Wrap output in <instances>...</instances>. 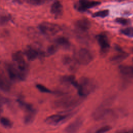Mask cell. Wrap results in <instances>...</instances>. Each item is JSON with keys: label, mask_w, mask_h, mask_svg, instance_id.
Segmentation results:
<instances>
[{"label": "cell", "mask_w": 133, "mask_h": 133, "mask_svg": "<svg viewBox=\"0 0 133 133\" xmlns=\"http://www.w3.org/2000/svg\"><path fill=\"white\" fill-rule=\"evenodd\" d=\"M96 88V83L92 79L87 77H82L78 82L77 89L79 96L83 97L90 94Z\"/></svg>", "instance_id": "1"}, {"label": "cell", "mask_w": 133, "mask_h": 133, "mask_svg": "<svg viewBox=\"0 0 133 133\" xmlns=\"http://www.w3.org/2000/svg\"><path fill=\"white\" fill-rule=\"evenodd\" d=\"M81 102V98L74 96H68L56 100L54 105L58 109H69L76 107Z\"/></svg>", "instance_id": "2"}, {"label": "cell", "mask_w": 133, "mask_h": 133, "mask_svg": "<svg viewBox=\"0 0 133 133\" xmlns=\"http://www.w3.org/2000/svg\"><path fill=\"white\" fill-rule=\"evenodd\" d=\"M75 61L81 65H87L93 59V56L90 51L86 48H81L74 55Z\"/></svg>", "instance_id": "3"}, {"label": "cell", "mask_w": 133, "mask_h": 133, "mask_svg": "<svg viewBox=\"0 0 133 133\" xmlns=\"http://www.w3.org/2000/svg\"><path fill=\"white\" fill-rule=\"evenodd\" d=\"M39 29L42 33L47 36H53L61 30L60 26L55 23L44 22L39 25Z\"/></svg>", "instance_id": "4"}, {"label": "cell", "mask_w": 133, "mask_h": 133, "mask_svg": "<svg viewBox=\"0 0 133 133\" xmlns=\"http://www.w3.org/2000/svg\"><path fill=\"white\" fill-rule=\"evenodd\" d=\"M70 116H71L70 113L54 114L47 117L45 121L47 124L50 125H57L62 123Z\"/></svg>", "instance_id": "5"}, {"label": "cell", "mask_w": 133, "mask_h": 133, "mask_svg": "<svg viewBox=\"0 0 133 133\" xmlns=\"http://www.w3.org/2000/svg\"><path fill=\"white\" fill-rule=\"evenodd\" d=\"M100 4L99 2L89 0H79L75 5V8L80 11H84L88 9L96 7Z\"/></svg>", "instance_id": "6"}, {"label": "cell", "mask_w": 133, "mask_h": 133, "mask_svg": "<svg viewBox=\"0 0 133 133\" xmlns=\"http://www.w3.org/2000/svg\"><path fill=\"white\" fill-rule=\"evenodd\" d=\"M12 57L14 61L17 63L18 70L20 71L26 72V65L22 52L20 51H17L12 54Z\"/></svg>", "instance_id": "7"}, {"label": "cell", "mask_w": 133, "mask_h": 133, "mask_svg": "<svg viewBox=\"0 0 133 133\" xmlns=\"http://www.w3.org/2000/svg\"><path fill=\"white\" fill-rule=\"evenodd\" d=\"M96 39L100 47L102 54H107L110 48V43L108 37L103 34H100L96 36Z\"/></svg>", "instance_id": "8"}, {"label": "cell", "mask_w": 133, "mask_h": 133, "mask_svg": "<svg viewBox=\"0 0 133 133\" xmlns=\"http://www.w3.org/2000/svg\"><path fill=\"white\" fill-rule=\"evenodd\" d=\"M83 122V121L81 118H76L65 128L64 131L68 133H73L77 132L82 125Z\"/></svg>", "instance_id": "9"}, {"label": "cell", "mask_w": 133, "mask_h": 133, "mask_svg": "<svg viewBox=\"0 0 133 133\" xmlns=\"http://www.w3.org/2000/svg\"><path fill=\"white\" fill-rule=\"evenodd\" d=\"M111 112L109 109L104 107H99L92 113V116L96 120H100L105 118Z\"/></svg>", "instance_id": "10"}, {"label": "cell", "mask_w": 133, "mask_h": 133, "mask_svg": "<svg viewBox=\"0 0 133 133\" xmlns=\"http://www.w3.org/2000/svg\"><path fill=\"white\" fill-rule=\"evenodd\" d=\"M75 25L77 29L80 31L86 32L90 28L91 23L87 19H81L77 20Z\"/></svg>", "instance_id": "11"}, {"label": "cell", "mask_w": 133, "mask_h": 133, "mask_svg": "<svg viewBox=\"0 0 133 133\" xmlns=\"http://www.w3.org/2000/svg\"><path fill=\"white\" fill-rule=\"evenodd\" d=\"M24 54L28 60L30 61L35 60L39 55H42V52H39L36 49L31 46H28L25 49Z\"/></svg>", "instance_id": "12"}, {"label": "cell", "mask_w": 133, "mask_h": 133, "mask_svg": "<svg viewBox=\"0 0 133 133\" xmlns=\"http://www.w3.org/2000/svg\"><path fill=\"white\" fill-rule=\"evenodd\" d=\"M50 11L51 13L53 14L56 18H58L60 17L63 12L62 5L58 1L54 2L51 5Z\"/></svg>", "instance_id": "13"}, {"label": "cell", "mask_w": 133, "mask_h": 133, "mask_svg": "<svg viewBox=\"0 0 133 133\" xmlns=\"http://www.w3.org/2000/svg\"><path fill=\"white\" fill-rule=\"evenodd\" d=\"M7 71L9 77L11 79L15 81L19 79V71L14 65L8 64L7 66Z\"/></svg>", "instance_id": "14"}, {"label": "cell", "mask_w": 133, "mask_h": 133, "mask_svg": "<svg viewBox=\"0 0 133 133\" xmlns=\"http://www.w3.org/2000/svg\"><path fill=\"white\" fill-rule=\"evenodd\" d=\"M61 81L62 83L65 84L71 85L76 88H77L78 86V82L75 80V77L73 75L63 76L61 77Z\"/></svg>", "instance_id": "15"}, {"label": "cell", "mask_w": 133, "mask_h": 133, "mask_svg": "<svg viewBox=\"0 0 133 133\" xmlns=\"http://www.w3.org/2000/svg\"><path fill=\"white\" fill-rule=\"evenodd\" d=\"M119 70L122 74L128 77H133V66L121 65L119 66Z\"/></svg>", "instance_id": "16"}, {"label": "cell", "mask_w": 133, "mask_h": 133, "mask_svg": "<svg viewBox=\"0 0 133 133\" xmlns=\"http://www.w3.org/2000/svg\"><path fill=\"white\" fill-rule=\"evenodd\" d=\"M26 113L24 117V122L25 124L28 125L32 123L34 119L36 111L34 109L33 110L26 111Z\"/></svg>", "instance_id": "17"}, {"label": "cell", "mask_w": 133, "mask_h": 133, "mask_svg": "<svg viewBox=\"0 0 133 133\" xmlns=\"http://www.w3.org/2000/svg\"><path fill=\"white\" fill-rule=\"evenodd\" d=\"M56 43L57 45L61 46L64 48H68L70 46V43L68 38L65 37H59L56 39Z\"/></svg>", "instance_id": "18"}, {"label": "cell", "mask_w": 133, "mask_h": 133, "mask_svg": "<svg viewBox=\"0 0 133 133\" xmlns=\"http://www.w3.org/2000/svg\"><path fill=\"white\" fill-rule=\"evenodd\" d=\"M127 56H128L127 54L122 51L118 54L113 56L111 58L110 60L111 61L114 63H118L123 61L124 59H125Z\"/></svg>", "instance_id": "19"}, {"label": "cell", "mask_w": 133, "mask_h": 133, "mask_svg": "<svg viewBox=\"0 0 133 133\" xmlns=\"http://www.w3.org/2000/svg\"><path fill=\"white\" fill-rule=\"evenodd\" d=\"M63 61L65 65L68 66L70 69L72 70H73L75 68L76 63H77L74 58L72 59V58L68 56L64 57L63 59Z\"/></svg>", "instance_id": "20"}, {"label": "cell", "mask_w": 133, "mask_h": 133, "mask_svg": "<svg viewBox=\"0 0 133 133\" xmlns=\"http://www.w3.org/2000/svg\"><path fill=\"white\" fill-rule=\"evenodd\" d=\"M0 88L4 90H8L10 88V84L7 80L0 75Z\"/></svg>", "instance_id": "21"}, {"label": "cell", "mask_w": 133, "mask_h": 133, "mask_svg": "<svg viewBox=\"0 0 133 133\" xmlns=\"http://www.w3.org/2000/svg\"><path fill=\"white\" fill-rule=\"evenodd\" d=\"M0 123L4 127L7 128H10L12 126L11 122L9 119L6 117H1L0 118Z\"/></svg>", "instance_id": "22"}, {"label": "cell", "mask_w": 133, "mask_h": 133, "mask_svg": "<svg viewBox=\"0 0 133 133\" xmlns=\"http://www.w3.org/2000/svg\"><path fill=\"white\" fill-rule=\"evenodd\" d=\"M121 33L129 37H133V27H128L121 31Z\"/></svg>", "instance_id": "23"}, {"label": "cell", "mask_w": 133, "mask_h": 133, "mask_svg": "<svg viewBox=\"0 0 133 133\" xmlns=\"http://www.w3.org/2000/svg\"><path fill=\"white\" fill-rule=\"evenodd\" d=\"M109 11L108 10H103L95 12L92 15L93 17H101L104 18L107 17L109 15Z\"/></svg>", "instance_id": "24"}, {"label": "cell", "mask_w": 133, "mask_h": 133, "mask_svg": "<svg viewBox=\"0 0 133 133\" xmlns=\"http://www.w3.org/2000/svg\"><path fill=\"white\" fill-rule=\"evenodd\" d=\"M115 21L121 24L122 25H127L130 23V21L126 18H116L115 19Z\"/></svg>", "instance_id": "25"}, {"label": "cell", "mask_w": 133, "mask_h": 133, "mask_svg": "<svg viewBox=\"0 0 133 133\" xmlns=\"http://www.w3.org/2000/svg\"><path fill=\"white\" fill-rule=\"evenodd\" d=\"M36 88L41 92H46V93H50L51 92V91L48 88H47V87H46L45 86H44V85H42V84H37L36 85Z\"/></svg>", "instance_id": "26"}, {"label": "cell", "mask_w": 133, "mask_h": 133, "mask_svg": "<svg viewBox=\"0 0 133 133\" xmlns=\"http://www.w3.org/2000/svg\"><path fill=\"white\" fill-rule=\"evenodd\" d=\"M26 2L33 5H40L44 4L45 0H26Z\"/></svg>", "instance_id": "27"}, {"label": "cell", "mask_w": 133, "mask_h": 133, "mask_svg": "<svg viewBox=\"0 0 133 133\" xmlns=\"http://www.w3.org/2000/svg\"><path fill=\"white\" fill-rule=\"evenodd\" d=\"M111 129V127L108 125H106V126H102L101 127H100V128H99L96 131V132L97 133H103V132H106L109 131V130H110Z\"/></svg>", "instance_id": "28"}, {"label": "cell", "mask_w": 133, "mask_h": 133, "mask_svg": "<svg viewBox=\"0 0 133 133\" xmlns=\"http://www.w3.org/2000/svg\"><path fill=\"white\" fill-rule=\"evenodd\" d=\"M57 50V47L55 45H50L47 48V54L49 55H52L55 54Z\"/></svg>", "instance_id": "29"}, {"label": "cell", "mask_w": 133, "mask_h": 133, "mask_svg": "<svg viewBox=\"0 0 133 133\" xmlns=\"http://www.w3.org/2000/svg\"><path fill=\"white\" fill-rule=\"evenodd\" d=\"M10 18L6 16H0V24H5L9 21Z\"/></svg>", "instance_id": "30"}, {"label": "cell", "mask_w": 133, "mask_h": 133, "mask_svg": "<svg viewBox=\"0 0 133 133\" xmlns=\"http://www.w3.org/2000/svg\"><path fill=\"white\" fill-rule=\"evenodd\" d=\"M4 101V100H3V99L0 96V104L1 103V102H2V101Z\"/></svg>", "instance_id": "31"}, {"label": "cell", "mask_w": 133, "mask_h": 133, "mask_svg": "<svg viewBox=\"0 0 133 133\" xmlns=\"http://www.w3.org/2000/svg\"><path fill=\"white\" fill-rule=\"evenodd\" d=\"M0 113H1V111H0Z\"/></svg>", "instance_id": "32"}]
</instances>
